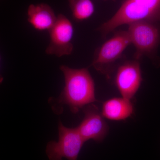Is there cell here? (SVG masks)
I'll return each instance as SVG.
<instances>
[{
	"label": "cell",
	"mask_w": 160,
	"mask_h": 160,
	"mask_svg": "<svg viewBox=\"0 0 160 160\" xmlns=\"http://www.w3.org/2000/svg\"><path fill=\"white\" fill-rule=\"evenodd\" d=\"M140 21L160 24V0H125L114 15L98 30L105 37L120 26Z\"/></svg>",
	"instance_id": "2"
},
{
	"label": "cell",
	"mask_w": 160,
	"mask_h": 160,
	"mask_svg": "<svg viewBox=\"0 0 160 160\" xmlns=\"http://www.w3.org/2000/svg\"><path fill=\"white\" fill-rule=\"evenodd\" d=\"M73 18L78 22L89 19L94 12V6L91 0H69Z\"/></svg>",
	"instance_id": "11"
},
{
	"label": "cell",
	"mask_w": 160,
	"mask_h": 160,
	"mask_svg": "<svg viewBox=\"0 0 160 160\" xmlns=\"http://www.w3.org/2000/svg\"><path fill=\"white\" fill-rule=\"evenodd\" d=\"M112 1H114V2H115V1H116V0H112Z\"/></svg>",
	"instance_id": "13"
},
{
	"label": "cell",
	"mask_w": 160,
	"mask_h": 160,
	"mask_svg": "<svg viewBox=\"0 0 160 160\" xmlns=\"http://www.w3.org/2000/svg\"><path fill=\"white\" fill-rule=\"evenodd\" d=\"M84 117L77 128L85 142L92 140L101 142L106 137L109 127L101 111L93 103L82 109Z\"/></svg>",
	"instance_id": "8"
},
{
	"label": "cell",
	"mask_w": 160,
	"mask_h": 160,
	"mask_svg": "<svg viewBox=\"0 0 160 160\" xmlns=\"http://www.w3.org/2000/svg\"><path fill=\"white\" fill-rule=\"evenodd\" d=\"M101 112L104 118L112 121H122L134 114L133 104L125 98H113L103 103Z\"/></svg>",
	"instance_id": "10"
},
{
	"label": "cell",
	"mask_w": 160,
	"mask_h": 160,
	"mask_svg": "<svg viewBox=\"0 0 160 160\" xmlns=\"http://www.w3.org/2000/svg\"><path fill=\"white\" fill-rule=\"evenodd\" d=\"M27 16L28 22L32 27L41 31H49L57 18L53 9L45 3L30 5L27 10Z\"/></svg>",
	"instance_id": "9"
},
{
	"label": "cell",
	"mask_w": 160,
	"mask_h": 160,
	"mask_svg": "<svg viewBox=\"0 0 160 160\" xmlns=\"http://www.w3.org/2000/svg\"><path fill=\"white\" fill-rule=\"evenodd\" d=\"M131 44L127 30L118 31L96 51L92 66L109 78L114 70L116 62Z\"/></svg>",
	"instance_id": "3"
},
{
	"label": "cell",
	"mask_w": 160,
	"mask_h": 160,
	"mask_svg": "<svg viewBox=\"0 0 160 160\" xmlns=\"http://www.w3.org/2000/svg\"><path fill=\"white\" fill-rule=\"evenodd\" d=\"M142 82L139 60L127 61L120 65L115 78V84L122 97L131 100Z\"/></svg>",
	"instance_id": "7"
},
{
	"label": "cell",
	"mask_w": 160,
	"mask_h": 160,
	"mask_svg": "<svg viewBox=\"0 0 160 160\" xmlns=\"http://www.w3.org/2000/svg\"><path fill=\"white\" fill-rule=\"evenodd\" d=\"M60 69L65 78V87L56 101L59 106L67 105L73 113L96 102L95 84L87 68L73 69L62 65Z\"/></svg>",
	"instance_id": "1"
},
{
	"label": "cell",
	"mask_w": 160,
	"mask_h": 160,
	"mask_svg": "<svg viewBox=\"0 0 160 160\" xmlns=\"http://www.w3.org/2000/svg\"><path fill=\"white\" fill-rule=\"evenodd\" d=\"M159 23L140 21L128 24V31L131 44L136 49L135 59L143 56L153 55L160 43Z\"/></svg>",
	"instance_id": "4"
},
{
	"label": "cell",
	"mask_w": 160,
	"mask_h": 160,
	"mask_svg": "<svg viewBox=\"0 0 160 160\" xmlns=\"http://www.w3.org/2000/svg\"><path fill=\"white\" fill-rule=\"evenodd\" d=\"M58 141L47 144L46 153L49 160H78L83 145L86 142L77 128L66 127L61 121L58 124Z\"/></svg>",
	"instance_id": "5"
},
{
	"label": "cell",
	"mask_w": 160,
	"mask_h": 160,
	"mask_svg": "<svg viewBox=\"0 0 160 160\" xmlns=\"http://www.w3.org/2000/svg\"><path fill=\"white\" fill-rule=\"evenodd\" d=\"M49 32L50 40L46 49V54L61 57L72 53L74 29L72 23L66 16L58 15L56 22Z\"/></svg>",
	"instance_id": "6"
},
{
	"label": "cell",
	"mask_w": 160,
	"mask_h": 160,
	"mask_svg": "<svg viewBox=\"0 0 160 160\" xmlns=\"http://www.w3.org/2000/svg\"><path fill=\"white\" fill-rule=\"evenodd\" d=\"M0 61H1V56H0ZM4 78H3L2 76L0 73V84L2 83Z\"/></svg>",
	"instance_id": "12"
}]
</instances>
